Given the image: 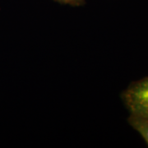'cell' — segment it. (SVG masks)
Segmentation results:
<instances>
[{
	"mask_svg": "<svg viewBox=\"0 0 148 148\" xmlns=\"http://www.w3.org/2000/svg\"><path fill=\"white\" fill-rule=\"evenodd\" d=\"M121 97L131 114L148 119V77L132 82Z\"/></svg>",
	"mask_w": 148,
	"mask_h": 148,
	"instance_id": "obj_1",
	"label": "cell"
},
{
	"mask_svg": "<svg viewBox=\"0 0 148 148\" xmlns=\"http://www.w3.org/2000/svg\"><path fill=\"white\" fill-rule=\"evenodd\" d=\"M127 121L136 131H138L148 145V119L131 114Z\"/></svg>",
	"mask_w": 148,
	"mask_h": 148,
	"instance_id": "obj_2",
	"label": "cell"
},
{
	"mask_svg": "<svg viewBox=\"0 0 148 148\" xmlns=\"http://www.w3.org/2000/svg\"><path fill=\"white\" fill-rule=\"evenodd\" d=\"M62 4H68L73 7H79L84 5L86 0H54Z\"/></svg>",
	"mask_w": 148,
	"mask_h": 148,
	"instance_id": "obj_3",
	"label": "cell"
}]
</instances>
